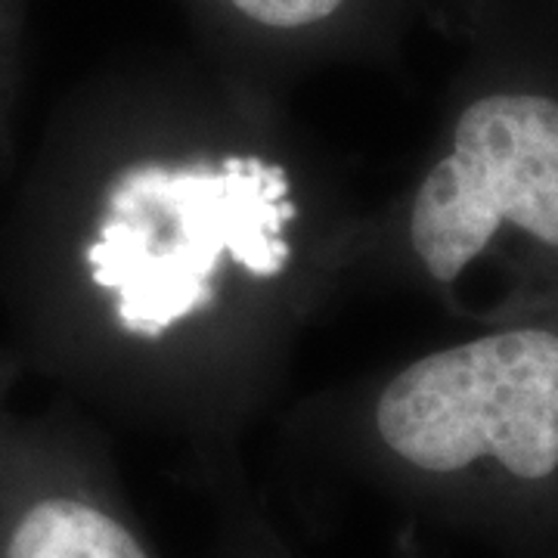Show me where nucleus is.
<instances>
[{
  "mask_svg": "<svg viewBox=\"0 0 558 558\" xmlns=\"http://www.w3.org/2000/svg\"><path fill=\"white\" fill-rule=\"evenodd\" d=\"M299 218L286 165L260 153L137 159L112 171L84 218L81 289L124 339H180L289 274Z\"/></svg>",
  "mask_w": 558,
  "mask_h": 558,
  "instance_id": "f257e3e1",
  "label": "nucleus"
},
{
  "mask_svg": "<svg viewBox=\"0 0 558 558\" xmlns=\"http://www.w3.org/2000/svg\"><path fill=\"white\" fill-rule=\"evenodd\" d=\"M373 435L425 478H556L558 332L502 329L413 360L373 403Z\"/></svg>",
  "mask_w": 558,
  "mask_h": 558,
  "instance_id": "f03ea898",
  "label": "nucleus"
},
{
  "mask_svg": "<svg viewBox=\"0 0 558 558\" xmlns=\"http://www.w3.org/2000/svg\"><path fill=\"white\" fill-rule=\"evenodd\" d=\"M506 227L558 248V100L534 90H494L459 112L413 193L407 242L428 279L453 286Z\"/></svg>",
  "mask_w": 558,
  "mask_h": 558,
  "instance_id": "7ed1b4c3",
  "label": "nucleus"
},
{
  "mask_svg": "<svg viewBox=\"0 0 558 558\" xmlns=\"http://www.w3.org/2000/svg\"><path fill=\"white\" fill-rule=\"evenodd\" d=\"M0 558H153L100 494L0 469Z\"/></svg>",
  "mask_w": 558,
  "mask_h": 558,
  "instance_id": "20e7f679",
  "label": "nucleus"
},
{
  "mask_svg": "<svg viewBox=\"0 0 558 558\" xmlns=\"http://www.w3.org/2000/svg\"><path fill=\"white\" fill-rule=\"evenodd\" d=\"M240 28L270 40H323L360 20L363 0H208Z\"/></svg>",
  "mask_w": 558,
  "mask_h": 558,
  "instance_id": "39448f33",
  "label": "nucleus"
},
{
  "mask_svg": "<svg viewBox=\"0 0 558 558\" xmlns=\"http://www.w3.org/2000/svg\"><path fill=\"white\" fill-rule=\"evenodd\" d=\"M3 78H7V50H3V32H0V97H3Z\"/></svg>",
  "mask_w": 558,
  "mask_h": 558,
  "instance_id": "423d86ee",
  "label": "nucleus"
}]
</instances>
